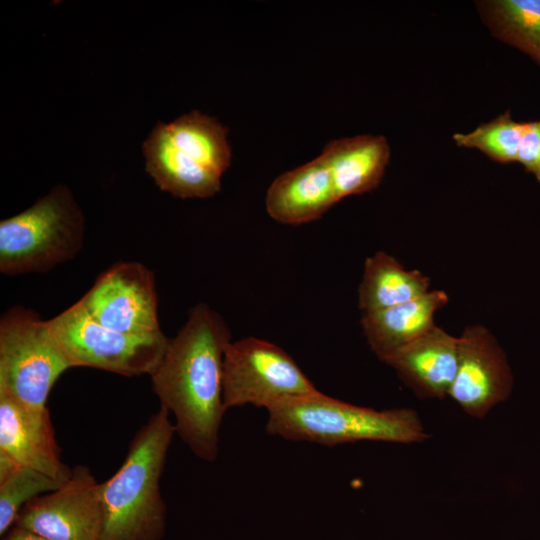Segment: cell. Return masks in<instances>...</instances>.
<instances>
[{
  "instance_id": "6da1fadb",
  "label": "cell",
  "mask_w": 540,
  "mask_h": 540,
  "mask_svg": "<svg viewBox=\"0 0 540 540\" xmlns=\"http://www.w3.org/2000/svg\"><path fill=\"white\" fill-rule=\"evenodd\" d=\"M231 333L223 318L205 303L193 307L184 326L168 339L150 374L161 407L172 412L176 433L198 458L214 462L226 412L223 368Z\"/></svg>"
},
{
  "instance_id": "7a4b0ae2",
  "label": "cell",
  "mask_w": 540,
  "mask_h": 540,
  "mask_svg": "<svg viewBox=\"0 0 540 540\" xmlns=\"http://www.w3.org/2000/svg\"><path fill=\"white\" fill-rule=\"evenodd\" d=\"M175 425L160 407L133 437L117 471L100 484L103 510L99 540H162L167 510L160 478Z\"/></svg>"
},
{
  "instance_id": "3957f363",
  "label": "cell",
  "mask_w": 540,
  "mask_h": 540,
  "mask_svg": "<svg viewBox=\"0 0 540 540\" xmlns=\"http://www.w3.org/2000/svg\"><path fill=\"white\" fill-rule=\"evenodd\" d=\"M268 434L291 441L336 446L359 441L421 443L429 437L410 408L376 410L320 391L281 401L267 409Z\"/></svg>"
},
{
  "instance_id": "277c9868",
  "label": "cell",
  "mask_w": 540,
  "mask_h": 540,
  "mask_svg": "<svg viewBox=\"0 0 540 540\" xmlns=\"http://www.w3.org/2000/svg\"><path fill=\"white\" fill-rule=\"evenodd\" d=\"M83 213L64 185L0 222V272H46L73 259L83 246Z\"/></svg>"
},
{
  "instance_id": "5b68a950",
  "label": "cell",
  "mask_w": 540,
  "mask_h": 540,
  "mask_svg": "<svg viewBox=\"0 0 540 540\" xmlns=\"http://www.w3.org/2000/svg\"><path fill=\"white\" fill-rule=\"evenodd\" d=\"M72 368L48 320L16 306L0 319V393L31 408H46L58 378Z\"/></svg>"
},
{
  "instance_id": "8992f818",
  "label": "cell",
  "mask_w": 540,
  "mask_h": 540,
  "mask_svg": "<svg viewBox=\"0 0 540 540\" xmlns=\"http://www.w3.org/2000/svg\"><path fill=\"white\" fill-rule=\"evenodd\" d=\"M71 367H90L123 376L150 375L168 339L164 334L136 336L109 329L94 320L77 301L48 320Z\"/></svg>"
},
{
  "instance_id": "52a82bcc",
  "label": "cell",
  "mask_w": 540,
  "mask_h": 540,
  "mask_svg": "<svg viewBox=\"0 0 540 540\" xmlns=\"http://www.w3.org/2000/svg\"><path fill=\"white\" fill-rule=\"evenodd\" d=\"M319 390L295 360L269 341L247 337L231 341L225 350L223 400L230 408L253 405L266 410Z\"/></svg>"
},
{
  "instance_id": "ba28073f",
  "label": "cell",
  "mask_w": 540,
  "mask_h": 540,
  "mask_svg": "<svg viewBox=\"0 0 540 540\" xmlns=\"http://www.w3.org/2000/svg\"><path fill=\"white\" fill-rule=\"evenodd\" d=\"M78 302L94 320L109 329L136 336L163 334L155 277L140 262L113 264Z\"/></svg>"
},
{
  "instance_id": "9c48e42d",
  "label": "cell",
  "mask_w": 540,
  "mask_h": 540,
  "mask_svg": "<svg viewBox=\"0 0 540 540\" xmlns=\"http://www.w3.org/2000/svg\"><path fill=\"white\" fill-rule=\"evenodd\" d=\"M100 484L87 466L77 465L60 488L27 503L14 526L48 540H99Z\"/></svg>"
},
{
  "instance_id": "30bf717a",
  "label": "cell",
  "mask_w": 540,
  "mask_h": 540,
  "mask_svg": "<svg viewBox=\"0 0 540 540\" xmlns=\"http://www.w3.org/2000/svg\"><path fill=\"white\" fill-rule=\"evenodd\" d=\"M458 339L457 371L448 397L469 416L484 418L510 396L512 372L505 352L482 325L466 327Z\"/></svg>"
},
{
  "instance_id": "8fae6325",
  "label": "cell",
  "mask_w": 540,
  "mask_h": 540,
  "mask_svg": "<svg viewBox=\"0 0 540 540\" xmlns=\"http://www.w3.org/2000/svg\"><path fill=\"white\" fill-rule=\"evenodd\" d=\"M0 454L57 480L72 473L61 460L48 408H31L1 393Z\"/></svg>"
},
{
  "instance_id": "7c38bea8",
  "label": "cell",
  "mask_w": 540,
  "mask_h": 540,
  "mask_svg": "<svg viewBox=\"0 0 540 540\" xmlns=\"http://www.w3.org/2000/svg\"><path fill=\"white\" fill-rule=\"evenodd\" d=\"M337 202L330 169L320 154L278 176L267 190L265 207L276 222L300 225L319 219Z\"/></svg>"
},
{
  "instance_id": "4fadbf2b",
  "label": "cell",
  "mask_w": 540,
  "mask_h": 540,
  "mask_svg": "<svg viewBox=\"0 0 540 540\" xmlns=\"http://www.w3.org/2000/svg\"><path fill=\"white\" fill-rule=\"evenodd\" d=\"M458 337L435 326L384 363L421 399L448 397L458 365Z\"/></svg>"
},
{
  "instance_id": "5bb4252c",
  "label": "cell",
  "mask_w": 540,
  "mask_h": 540,
  "mask_svg": "<svg viewBox=\"0 0 540 540\" xmlns=\"http://www.w3.org/2000/svg\"><path fill=\"white\" fill-rule=\"evenodd\" d=\"M448 303L441 290L429 291L411 301L372 313L361 319L372 352L383 362L436 325V312Z\"/></svg>"
},
{
  "instance_id": "9a60e30c",
  "label": "cell",
  "mask_w": 540,
  "mask_h": 540,
  "mask_svg": "<svg viewBox=\"0 0 540 540\" xmlns=\"http://www.w3.org/2000/svg\"><path fill=\"white\" fill-rule=\"evenodd\" d=\"M146 171L163 191L181 199L208 198L221 189V176L177 148L156 124L142 146Z\"/></svg>"
},
{
  "instance_id": "2e32d148",
  "label": "cell",
  "mask_w": 540,
  "mask_h": 540,
  "mask_svg": "<svg viewBox=\"0 0 540 540\" xmlns=\"http://www.w3.org/2000/svg\"><path fill=\"white\" fill-rule=\"evenodd\" d=\"M321 155L330 169L340 201L378 186L389 161L390 148L383 136L359 135L331 140Z\"/></svg>"
},
{
  "instance_id": "e0dca14e",
  "label": "cell",
  "mask_w": 540,
  "mask_h": 540,
  "mask_svg": "<svg viewBox=\"0 0 540 540\" xmlns=\"http://www.w3.org/2000/svg\"><path fill=\"white\" fill-rule=\"evenodd\" d=\"M429 292V279L418 270H407L393 256L377 252L364 264L358 303L365 313L384 310Z\"/></svg>"
},
{
  "instance_id": "ac0fdd59",
  "label": "cell",
  "mask_w": 540,
  "mask_h": 540,
  "mask_svg": "<svg viewBox=\"0 0 540 540\" xmlns=\"http://www.w3.org/2000/svg\"><path fill=\"white\" fill-rule=\"evenodd\" d=\"M157 125L171 143L217 175L222 177L230 167L228 130L215 117L193 110L170 123Z\"/></svg>"
},
{
  "instance_id": "d6986e66",
  "label": "cell",
  "mask_w": 540,
  "mask_h": 540,
  "mask_svg": "<svg viewBox=\"0 0 540 540\" xmlns=\"http://www.w3.org/2000/svg\"><path fill=\"white\" fill-rule=\"evenodd\" d=\"M485 8L494 34L540 63V0H495Z\"/></svg>"
},
{
  "instance_id": "ffe728a7",
  "label": "cell",
  "mask_w": 540,
  "mask_h": 540,
  "mask_svg": "<svg viewBox=\"0 0 540 540\" xmlns=\"http://www.w3.org/2000/svg\"><path fill=\"white\" fill-rule=\"evenodd\" d=\"M65 482L18 464L0 469V535L3 537L14 526L27 503Z\"/></svg>"
},
{
  "instance_id": "44dd1931",
  "label": "cell",
  "mask_w": 540,
  "mask_h": 540,
  "mask_svg": "<svg viewBox=\"0 0 540 540\" xmlns=\"http://www.w3.org/2000/svg\"><path fill=\"white\" fill-rule=\"evenodd\" d=\"M524 126L506 113L469 133H456L454 140L458 146L478 149L493 160L507 163L517 161Z\"/></svg>"
},
{
  "instance_id": "7402d4cb",
  "label": "cell",
  "mask_w": 540,
  "mask_h": 540,
  "mask_svg": "<svg viewBox=\"0 0 540 540\" xmlns=\"http://www.w3.org/2000/svg\"><path fill=\"white\" fill-rule=\"evenodd\" d=\"M519 161L540 182V123H525L517 153Z\"/></svg>"
},
{
  "instance_id": "603a6c76",
  "label": "cell",
  "mask_w": 540,
  "mask_h": 540,
  "mask_svg": "<svg viewBox=\"0 0 540 540\" xmlns=\"http://www.w3.org/2000/svg\"><path fill=\"white\" fill-rule=\"evenodd\" d=\"M3 540H48L18 526H13L4 536Z\"/></svg>"
},
{
  "instance_id": "cb8c5ba5",
  "label": "cell",
  "mask_w": 540,
  "mask_h": 540,
  "mask_svg": "<svg viewBox=\"0 0 540 540\" xmlns=\"http://www.w3.org/2000/svg\"><path fill=\"white\" fill-rule=\"evenodd\" d=\"M540 123V122H539Z\"/></svg>"
}]
</instances>
